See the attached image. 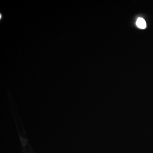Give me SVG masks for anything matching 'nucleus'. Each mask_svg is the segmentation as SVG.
Wrapping results in <instances>:
<instances>
[{
	"mask_svg": "<svg viewBox=\"0 0 153 153\" xmlns=\"http://www.w3.org/2000/svg\"><path fill=\"white\" fill-rule=\"evenodd\" d=\"M137 26L140 29H144L146 27V23L144 19L139 18L137 20L136 22Z\"/></svg>",
	"mask_w": 153,
	"mask_h": 153,
	"instance_id": "f257e3e1",
	"label": "nucleus"
}]
</instances>
